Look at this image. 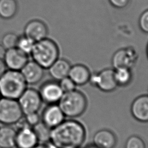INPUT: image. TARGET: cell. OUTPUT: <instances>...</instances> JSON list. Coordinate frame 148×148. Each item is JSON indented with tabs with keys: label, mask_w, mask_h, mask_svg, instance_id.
Masks as SVG:
<instances>
[{
	"label": "cell",
	"mask_w": 148,
	"mask_h": 148,
	"mask_svg": "<svg viewBox=\"0 0 148 148\" xmlns=\"http://www.w3.org/2000/svg\"><path fill=\"white\" fill-rule=\"evenodd\" d=\"M86 137V130L83 124L71 119L51 129L50 142L57 148H80Z\"/></svg>",
	"instance_id": "6da1fadb"
},
{
	"label": "cell",
	"mask_w": 148,
	"mask_h": 148,
	"mask_svg": "<svg viewBox=\"0 0 148 148\" xmlns=\"http://www.w3.org/2000/svg\"><path fill=\"white\" fill-rule=\"evenodd\" d=\"M65 117L74 119L81 116L87 107V99L84 93L78 88L64 92L58 102Z\"/></svg>",
	"instance_id": "7a4b0ae2"
},
{
	"label": "cell",
	"mask_w": 148,
	"mask_h": 148,
	"mask_svg": "<svg viewBox=\"0 0 148 148\" xmlns=\"http://www.w3.org/2000/svg\"><path fill=\"white\" fill-rule=\"evenodd\" d=\"M27 85L20 71L7 69L0 77L1 95L17 99L27 88Z\"/></svg>",
	"instance_id": "3957f363"
},
{
	"label": "cell",
	"mask_w": 148,
	"mask_h": 148,
	"mask_svg": "<svg viewBox=\"0 0 148 148\" xmlns=\"http://www.w3.org/2000/svg\"><path fill=\"white\" fill-rule=\"evenodd\" d=\"M30 56L32 60L47 69L58 58L59 51L56 43L46 38L35 42Z\"/></svg>",
	"instance_id": "277c9868"
},
{
	"label": "cell",
	"mask_w": 148,
	"mask_h": 148,
	"mask_svg": "<svg viewBox=\"0 0 148 148\" xmlns=\"http://www.w3.org/2000/svg\"><path fill=\"white\" fill-rule=\"evenodd\" d=\"M23 115L17 99L0 98V123L6 125L15 124Z\"/></svg>",
	"instance_id": "5b68a950"
},
{
	"label": "cell",
	"mask_w": 148,
	"mask_h": 148,
	"mask_svg": "<svg viewBox=\"0 0 148 148\" xmlns=\"http://www.w3.org/2000/svg\"><path fill=\"white\" fill-rule=\"evenodd\" d=\"M113 68L103 69L98 73L90 74L88 83L97 87L100 91L109 93L114 91L118 85L114 76Z\"/></svg>",
	"instance_id": "8992f818"
},
{
	"label": "cell",
	"mask_w": 148,
	"mask_h": 148,
	"mask_svg": "<svg viewBox=\"0 0 148 148\" xmlns=\"http://www.w3.org/2000/svg\"><path fill=\"white\" fill-rule=\"evenodd\" d=\"M17 101L24 115L38 112L43 102L38 90L28 87L17 99Z\"/></svg>",
	"instance_id": "52a82bcc"
},
{
	"label": "cell",
	"mask_w": 148,
	"mask_h": 148,
	"mask_svg": "<svg viewBox=\"0 0 148 148\" xmlns=\"http://www.w3.org/2000/svg\"><path fill=\"white\" fill-rule=\"evenodd\" d=\"M38 91L42 102L47 104L57 103L64 94L58 82L53 79L43 83Z\"/></svg>",
	"instance_id": "ba28073f"
},
{
	"label": "cell",
	"mask_w": 148,
	"mask_h": 148,
	"mask_svg": "<svg viewBox=\"0 0 148 148\" xmlns=\"http://www.w3.org/2000/svg\"><path fill=\"white\" fill-rule=\"evenodd\" d=\"M65 116L58 104H47L40 116L41 121L50 129L58 125L65 120Z\"/></svg>",
	"instance_id": "9c48e42d"
},
{
	"label": "cell",
	"mask_w": 148,
	"mask_h": 148,
	"mask_svg": "<svg viewBox=\"0 0 148 148\" xmlns=\"http://www.w3.org/2000/svg\"><path fill=\"white\" fill-rule=\"evenodd\" d=\"M49 30L46 23L41 19H33L28 21L24 29V35L34 41L38 42L48 36Z\"/></svg>",
	"instance_id": "30bf717a"
},
{
	"label": "cell",
	"mask_w": 148,
	"mask_h": 148,
	"mask_svg": "<svg viewBox=\"0 0 148 148\" xmlns=\"http://www.w3.org/2000/svg\"><path fill=\"white\" fill-rule=\"evenodd\" d=\"M3 60L8 69L20 71L29 60L28 56L14 47L6 50Z\"/></svg>",
	"instance_id": "8fae6325"
},
{
	"label": "cell",
	"mask_w": 148,
	"mask_h": 148,
	"mask_svg": "<svg viewBox=\"0 0 148 148\" xmlns=\"http://www.w3.org/2000/svg\"><path fill=\"white\" fill-rule=\"evenodd\" d=\"M27 84L34 85L41 81L45 74V69L34 60H28L20 70Z\"/></svg>",
	"instance_id": "7c38bea8"
},
{
	"label": "cell",
	"mask_w": 148,
	"mask_h": 148,
	"mask_svg": "<svg viewBox=\"0 0 148 148\" xmlns=\"http://www.w3.org/2000/svg\"><path fill=\"white\" fill-rule=\"evenodd\" d=\"M38 143L32 127L26 126L16 131L15 146L17 148H33Z\"/></svg>",
	"instance_id": "4fadbf2b"
},
{
	"label": "cell",
	"mask_w": 148,
	"mask_h": 148,
	"mask_svg": "<svg viewBox=\"0 0 148 148\" xmlns=\"http://www.w3.org/2000/svg\"><path fill=\"white\" fill-rule=\"evenodd\" d=\"M133 117L142 123L148 122V94H142L136 97L131 105Z\"/></svg>",
	"instance_id": "5bb4252c"
},
{
	"label": "cell",
	"mask_w": 148,
	"mask_h": 148,
	"mask_svg": "<svg viewBox=\"0 0 148 148\" xmlns=\"http://www.w3.org/2000/svg\"><path fill=\"white\" fill-rule=\"evenodd\" d=\"M135 58V54L130 47H125L115 52L112 58V66L113 69L125 67L130 68Z\"/></svg>",
	"instance_id": "9a60e30c"
},
{
	"label": "cell",
	"mask_w": 148,
	"mask_h": 148,
	"mask_svg": "<svg viewBox=\"0 0 148 148\" xmlns=\"http://www.w3.org/2000/svg\"><path fill=\"white\" fill-rule=\"evenodd\" d=\"M93 144L99 148H114L117 137L114 133L108 129H101L95 133Z\"/></svg>",
	"instance_id": "2e32d148"
},
{
	"label": "cell",
	"mask_w": 148,
	"mask_h": 148,
	"mask_svg": "<svg viewBox=\"0 0 148 148\" xmlns=\"http://www.w3.org/2000/svg\"><path fill=\"white\" fill-rule=\"evenodd\" d=\"M71 67V65L67 61L58 58L47 70L51 77L53 80L58 82L68 76Z\"/></svg>",
	"instance_id": "e0dca14e"
},
{
	"label": "cell",
	"mask_w": 148,
	"mask_h": 148,
	"mask_svg": "<svg viewBox=\"0 0 148 148\" xmlns=\"http://www.w3.org/2000/svg\"><path fill=\"white\" fill-rule=\"evenodd\" d=\"M90 73L88 69L82 65H75L71 67L68 77L77 86H82L88 82Z\"/></svg>",
	"instance_id": "ac0fdd59"
},
{
	"label": "cell",
	"mask_w": 148,
	"mask_h": 148,
	"mask_svg": "<svg viewBox=\"0 0 148 148\" xmlns=\"http://www.w3.org/2000/svg\"><path fill=\"white\" fill-rule=\"evenodd\" d=\"M16 130L9 125L0 127V148H12L15 146Z\"/></svg>",
	"instance_id": "d6986e66"
},
{
	"label": "cell",
	"mask_w": 148,
	"mask_h": 148,
	"mask_svg": "<svg viewBox=\"0 0 148 148\" xmlns=\"http://www.w3.org/2000/svg\"><path fill=\"white\" fill-rule=\"evenodd\" d=\"M18 10L16 0H0V17L8 20L14 17Z\"/></svg>",
	"instance_id": "ffe728a7"
},
{
	"label": "cell",
	"mask_w": 148,
	"mask_h": 148,
	"mask_svg": "<svg viewBox=\"0 0 148 148\" xmlns=\"http://www.w3.org/2000/svg\"><path fill=\"white\" fill-rule=\"evenodd\" d=\"M114 76L118 86H125L131 80V72L130 68L121 67L114 69Z\"/></svg>",
	"instance_id": "44dd1931"
},
{
	"label": "cell",
	"mask_w": 148,
	"mask_h": 148,
	"mask_svg": "<svg viewBox=\"0 0 148 148\" xmlns=\"http://www.w3.org/2000/svg\"><path fill=\"white\" fill-rule=\"evenodd\" d=\"M35 43V41L23 34L18 35L16 47L29 56L33 50Z\"/></svg>",
	"instance_id": "7402d4cb"
},
{
	"label": "cell",
	"mask_w": 148,
	"mask_h": 148,
	"mask_svg": "<svg viewBox=\"0 0 148 148\" xmlns=\"http://www.w3.org/2000/svg\"><path fill=\"white\" fill-rule=\"evenodd\" d=\"M39 143H46L50 142L51 130L41 121L32 127Z\"/></svg>",
	"instance_id": "603a6c76"
},
{
	"label": "cell",
	"mask_w": 148,
	"mask_h": 148,
	"mask_svg": "<svg viewBox=\"0 0 148 148\" xmlns=\"http://www.w3.org/2000/svg\"><path fill=\"white\" fill-rule=\"evenodd\" d=\"M18 35L13 32L5 34L2 38L1 45L6 50L16 47Z\"/></svg>",
	"instance_id": "cb8c5ba5"
},
{
	"label": "cell",
	"mask_w": 148,
	"mask_h": 148,
	"mask_svg": "<svg viewBox=\"0 0 148 148\" xmlns=\"http://www.w3.org/2000/svg\"><path fill=\"white\" fill-rule=\"evenodd\" d=\"M124 148H146L145 141L139 136L132 135L126 140Z\"/></svg>",
	"instance_id": "d4e9b609"
},
{
	"label": "cell",
	"mask_w": 148,
	"mask_h": 148,
	"mask_svg": "<svg viewBox=\"0 0 148 148\" xmlns=\"http://www.w3.org/2000/svg\"><path fill=\"white\" fill-rule=\"evenodd\" d=\"M58 83L64 92L71 91L76 88V85L68 76L60 80Z\"/></svg>",
	"instance_id": "484cf974"
},
{
	"label": "cell",
	"mask_w": 148,
	"mask_h": 148,
	"mask_svg": "<svg viewBox=\"0 0 148 148\" xmlns=\"http://www.w3.org/2000/svg\"><path fill=\"white\" fill-rule=\"evenodd\" d=\"M24 119L27 124L31 127L37 124L41 121L40 116L38 112H34L24 115Z\"/></svg>",
	"instance_id": "4316f807"
},
{
	"label": "cell",
	"mask_w": 148,
	"mask_h": 148,
	"mask_svg": "<svg viewBox=\"0 0 148 148\" xmlns=\"http://www.w3.org/2000/svg\"><path fill=\"white\" fill-rule=\"evenodd\" d=\"M139 24L142 31L148 33V9L143 12L140 15Z\"/></svg>",
	"instance_id": "83f0119b"
},
{
	"label": "cell",
	"mask_w": 148,
	"mask_h": 148,
	"mask_svg": "<svg viewBox=\"0 0 148 148\" xmlns=\"http://www.w3.org/2000/svg\"><path fill=\"white\" fill-rule=\"evenodd\" d=\"M130 0H109L112 5L116 8H123L126 6Z\"/></svg>",
	"instance_id": "f1b7e54d"
},
{
	"label": "cell",
	"mask_w": 148,
	"mask_h": 148,
	"mask_svg": "<svg viewBox=\"0 0 148 148\" xmlns=\"http://www.w3.org/2000/svg\"><path fill=\"white\" fill-rule=\"evenodd\" d=\"M33 148H57L53 143L50 142L46 143H38Z\"/></svg>",
	"instance_id": "f546056e"
},
{
	"label": "cell",
	"mask_w": 148,
	"mask_h": 148,
	"mask_svg": "<svg viewBox=\"0 0 148 148\" xmlns=\"http://www.w3.org/2000/svg\"><path fill=\"white\" fill-rule=\"evenodd\" d=\"M7 67L3 60L0 58V77L3 75V73L7 71Z\"/></svg>",
	"instance_id": "4dcf8cb0"
},
{
	"label": "cell",
	"mask_w": 148,
	"mask_h": 148,
	"mask_svg": "<svg viewBox=\"0 0 148 148\" xmlns=\"http://www.w3.org/2000/svg\"><path fill=\"white\" fill-rule=\"evenodd\" d=\"M6 50L5 49V47L1 44H0V58L1 59L3 58Z\"/></svg>",
	"instance_id": "1f68e13d"
},
{
	"label": "cell",
	"mask_w": 148,
	"mask_h": 148,
	"mask_svg": "<svg viewBox=\"0 0 148 148\" xmlns=\"http://www.w3.org/2000/svg\"><path fill=\"white\" fill-rule=\"evenodd\" d=\"M84 148H99V147H98L96 146L95 145H94L93 144V145H88V146H86V147H84Z\"/></svg>",
	"instance_id": "d6a6232c"
},
{
	"label": "cell",
	"mask_w": 148,
	"mask_h": 148,
	"mask_svg": "<svg viewBox=\"0 0 148 148\" xmlns=\"http://www.w3.org/2000/svg\"><path fill=\"white\" fill-rule=\"evenodd\" d=\"M147 56H148V45H147Z\"/></svg>",
	"instance_id": "836d02e7"
},
{
	"label": "cell",
	"mask_w": 148,
	"mask_h": 148,
	"mask_svg": "<svg viewBox=\"0 0 148 148\" xmlns=\"http://www.w3.org/2000/svg\"><path fill=\"white\" fill-rule=\"evenodd\" d=\"M1 98V94H0V98Z\"/></svg>",
	"instance_id": "e575fe53"
},
{
	"label": "cell",
	"mask_w": 148,
	"mask_h": 148,
	"mask_svg": "<svg viewBox=\"0 0 148 148\" xmlns=\"http://www.w3.org/2000/svg\"><path fill=\"white\" fill-rule=\"evenodd\" d=\"M147 91H148V89H147Z\"/></svg>",
	"instance_id": "d590c367"
}]
</instances>
